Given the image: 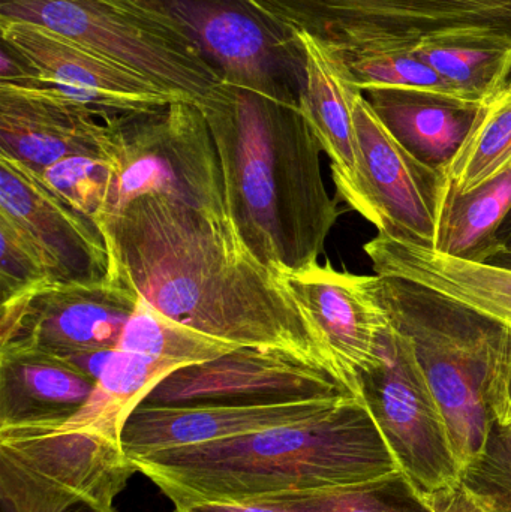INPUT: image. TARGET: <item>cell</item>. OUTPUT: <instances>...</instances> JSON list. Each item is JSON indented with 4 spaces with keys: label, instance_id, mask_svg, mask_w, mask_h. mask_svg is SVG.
Listing matches in <instances>:
<instances>
[{
    "label": "cell",
    "instance_id": "cell-4",
    "mask_svg": "<svg viewBox=\"0 0 511 512\" xmlns=\"http://www.w3.org/2000/svg\"><path fill=\"white\" fill-rule=\"evenodd\" d=\"M375 277L393 327L413 345L462 472L480 456L495 424L489 393L511 355V328L413 280Z\"/></svg>",
    "mask_w": 511,
    "mask_h": 512
},
{
    "label": "cell",
    "instance_id": "cell-37",
    "mask_svg": "<svg viewBox=\"0 0 511 512\" xmlns=\"http://www.w3.org/2000/svg\"><path fill=\"white\" fill-rule=\"evenodd\" d=\"M174 512H284L246 504H192L174 507Z\"/></svg>",
    "mask_w": 511,
    "mask_h": 512
},
{
    "label": "cell",
    "instance_id": "cell-26",
    "mask_svg": "<svg viewBox=\"0 0 511 512\" xmlns=\"http://www.w3.org/2000/svg\"><path fill=\"white\" fill-rule=\"evenodd\" d=\"M245 504L284 512H434L401 469L353 486L279 493Z\"/></svg>",
    "mask_w": 511,
    "mask_h": 512
},
{
    "label": "cell",
    "instance_id": "cell-18",
    "mask_svg": "<svg viewBox=\"0 0 511 512\" xmlns=\"http://www.w3.org/2000/svg\"><path fill=\"white\" fill-rule=\"evenodd\" d=\"M0 456L104 511L138 472L122 444L87 432L0 436Z\"/></svg>",
    "mask_w": 511,
    "mask_h": 512
},
{
    "label": "cell",
    "instance_id": "cell-9",
    "mask_svg": "<svg viewBox=\"0 0 511 512\" xmlns=\"http://www.w3.org/2000/svg\"><path fill=\"white\" fill-rule=\"evenodd\" d=\"M359 399L399 469L423 495L461 478L440 406L410 339L393 324L384 334L377 363L359 373Z\"/></svg>",
    "mask_w": 511,
    "mask_h": 512
},
{
    "label": "cell",
    "instance_id": "cell-33",
    "mask_svg": "<svg viewBox=\"0 0 511 512\" xmlns=\"http://www.w3.org/2000/svg\"><path fill=\"white\" fill-rule=\"evenodd\" d=\"M0 87L20 90H44V78L32 60L14 44L0 38Z\"/></svg>",
    "mask_w": 511,
    "mask_h": 512
},
{
    "label": "cell",
    "instance_id": "cell-39",
    "mask_svg": "<svg viewBox=\"0 0 511 512\" xmlns=\"http://www.w3.org/2000/svg\"><path fill=\"white\" fill-rule=\"evenodd\" d=\"M0 512H14L11 510H6V508H0ZM62 512H113V511H104L102 508L96 507L95 504L89 501H80L78 504H75L74 507L68 508V510Z\"/></svg>",
    "mask_w": 511,
    "mask_h": 512
},
{
    "label": "cell",
    "instance_id": "cell-11",
    "mask_svg": "<svg viewBox=\"0 0 511 512\" xmlns=\"http://www.w3.org/2000/svg\"><path fill=\"white\" fill-rule=\"evenodd\" d=\"M341 396L353 394L302 355L273 346H240L216 360L180 367L150 391L143 405L261 406Z\"/></svg>",
    "mask_w": 511,
    "mask_h": 512
},
{
    "label": "cell",
    "instance_id": "cell-3",
    "mask_svg": "<svg viewBox=\"0 0 511 512\" xmlns=\"http://www.w3.org/2000/svg\"><path fill=\"white\" fill-rule=\"evenodd\" d=\"M132 462L174 507L245 504L261 496L365 483L399 471L365 403L339 397L284 426Z\"/></svg>",
    "mask_w": 511,
    "mask_h": 512
},
{
    "label": "cell",
    "instance_id": "cell-27",
    "mask_svg": "<svg viewBox=\"0 0 511 512\" xmlns=\"http://www.w3.org/2000/svg\"><path fill=\"white\" fill-rule=\"evenodd\" d=\"M242 345L216 339L159 312L138 295L134 312L120 336L117 349L156 360H170L191 366L216 360Z\"/></svg>",
    "mask_w": 511,
    "mask_h": 512
},
{
    "label": "cell",
    "instance_id": "cell-29",
    "mask_svg": "<svg viewBox=\"0 0 511 512\" xmlns=\"http://www.w3.org/2000/svg\"><path fill=\"white\" fill-rule=\"evenodd\" d=\"M416 47L417 44H393L327 48L332 51L348 81L362 92L371 89H423L456 95L455 90L420 59Z\"/></svg>",
    "mask_w": 511,
    "mask_h": 512
},
{
    "label": "cell",
    "instance_id": "cell-34",
    "mask_svg": "<svg viewBox=\"0 0 511 512\" xmlns=\"http://www.w3.org/2000/svg\"><path fill=\"white\" fill-rule=\"evenodd\" d=\"M423 496L434 512H494L462 483L461 478L450 486Z\"/></svg>",
    "mask_w": 511,
    "mask_h": 512
},
{
    "label": "cell",
    "instance_id": "cell-32",
    "mask_svg": "<svg viewBox=\"0 0 511 512\" xmlns=\"http://www.w3.org/2000/svg\"><path fill=\"white\" fill-rule=\"evenodd\" d=\"M461 481L494 512H511V424L495 421L480 456L461 472Z\"/></svg>",
    "mask_w": 511,
    "mask_h": 512
},
{
    "label": "cell",
    "instance_id": "cell-31",
    "mask_svg": "<svg viewBox=\"0 0 511 512\" xmlns=\"http://www.w3.org/2000/svg\"><path fill=\"white\" fill-rule=\"evenodd\" d=\"M0 294L2 303L56 282L53 264L41 246L0 213Z\"/></svg>",
    "mask_w": 511,
    "mask_h": 512
},
{
    "label": "cell",
    "instance_id": "cell-10",
    "mask_svg": "<svg viewBox=\"0 0 511 512\" xmlns=\"http://www.w3.org/2000/svg\"><path fill=\"white\" fill-rule=\"evenodd\" d=\"M138 294L108 276L96 283H48L2 303L0 355L66 357L117 349Z\"/></svg>",
    "mask_w": 511,
    "mask_h": 512
},
{
    "label": "cell",
    "instance_id": "cell-6",
    "mask_svg": "<svg viewBox=\"0 0 511 512\" xmlns=\"http://www.w3.org/2000/svg\"><path fill=\"white\" fill-rule=\"evenodd\" d=\"M104 120L119 165L105 218L143 195L227 216L218 150L197 104L176 101Z\"/></svg>",
    "mask_w": 511,
    "mask_h": 512
},
{
    "label": "cell",
    "instance_id": "cell-20",
    "mask_svg": "<svg viewBox=\"0 0 511 512\" xmlns=\"http://www.w3.org/2000/svg\"><path fill=\"white\" fill-rule=\"evenodd\" d=\"M366 99L384 128L422 164L447 174L483 102L423 89H371Z\"/></svg>",
    "mask_w": 511,
    "mask_h": 512
},
{
    "label": "cell",
    "instance_id": "cell-8",
    "mask_svg": "<svg viewBox=\"0 0 511 512\" xmlns=\"http://www.w3.org/2000/svg\"><path fill=\"white\" fill-rule=\"evenodd\" d=\"M176 18L224 83L300 102L305 51L296 30L252 0H135Z\"/></svg>",
    "mask_w": 511,
    "mask_h": 512
},
{
    "label": "cell",
    "instance_id": "cell-17",
    "mask_svg": "<svg viewBox=\"0 0 511 512\" xmlns=\"http://www.w3.org/2000/svg\"><path fill=\"white\" fill-rule=\"evenodd\" d=\"M338 399L261 406H152L141 403L129 415L120 442L129 459H140L174 448L212 444L296 423L323 411Z\"/></svg>",
    "mask_w": 511,
    "mask_h": 512
},
{
    "label": "cell",
    "instance_id": "cell-41",
    "mask_svg": "<svg viewBox=\"0 0 511 512\" xmlns=\"http://www.w3.org/2000/svg\"><path fill=\"white\" fill-rule=\"evenodd\" d=\"M114 512V511H113Z\"/></svg>",
    "mask_w": 511,
    "mask_h": 512
},
{
    "label": "cell",
    "instance_id": "cell-36",
    "mask_svg": "<svg viewBox=\"0 0 511 512\" xmlns=\"http://www.w3.org/2000/svg\"><path fill=\"white\" fill-rule=\"evenodd\" d=\"M114 351L116 349H95V351L77 352L62 358L93 381H98Z\"/></svg>",
    "mask_w": 511,
    "mask_h": 512
},
{
    "label": "cell",
    "instance_id": "cell-30",
    "mask_svg": "<svg viewBox=\"0 0 511 512\" xmlns=\"http://www.w3.org/2000/svg\"><path fill=\"white\" fill-rule=\"evenodd\" d=\"M117 171V158L69 156L45 168L39 179L57 197L99 225L107 215Z\"/></svg>",
    "mask_w": 511,
    "mask_h": 512
},
{
    "label": "cell",
    "instance_id": "cell-7",
    "mask_svg": "<svg viewBox=\"0 0 511 512\" xmlns=\"http://www.w3.org/2000/svg\"><path fill=\"white\" fill-rule=\"evenodd\" d=\"M279 23L332 48L419 44L486 32L511 39V0H252Z\"/></svg>",
    "mask_w": 511,
    "mask_h": 512
},
{
    "label": "cell",
    "instance_id": "cell-14",
    "mask_svg": "<svg viewBox=\"0 0 511 512\" xmlns=\"http://www.w3.org/2000/svg\"><path fill=\"white\" fill-rule=\"evenodd\" d=\"M0 213L41 246L57 283H96L110 276V252L99 225L57 197L38 174L2 152Z\"/></svg>",
    "mask_w": 511,
    "mask_h": 512
},
{
    "label": "cell",
    "instance_id": "cell-24",
    "mask_svg": "<svg viewBox=\"0 0 511 512\" xmlns=\"http://www.w3.org/2000/svg\"><path fill=\"white\" fill-rule=\"evenodd\" d=\"M511 210V167L467 194L447 185L432 251L486 264L497 255V234Z\"/></svg>",
    "mask_w": 511,
    "mask_h": 512
},
{
    "label": "cell",
    "instance_id": "cell-13",
    "mask_svg": "<svg viewBox=\"0 0 511 512\" xmlns=\"http://www.w3.org/2000/svg\"><path fill=\"white\" fill-rule=\"evenodd\" d=\"M0 38L32 60L47 89L105 116L153 110L177 101L143 75L41 24L0 20Z\"/></svg>",
    "mask_w": 511,
    "mask_h": 512
},
{
    "label": "cell",
    "instance_id": "cell-40",
    "mask_svg": "<svg viewBox=\"0 0 511 512\" xmlns=\"http://www.w3.org/2000/svg\"><path fill=\"white\" fill-rule=\"evenodd\" d=\"M486 264L497 265V267L510 268L511 270V256L497 254L492 256Z\"/></svg>",
    "mask_w": 511,
    "mask_h": 512
},
{
    "label": "cell",
    "instance_id": "cell-23",
    "mask_svg": "<svg viewBox=\"0 0 511 512\" xmlns=\"http://www.w3.org/2000/svg\"><path fill=\"white\" fill-rule=\"evenodd\" d=\"M180 367L185 366L116 349L83 408L56 432L93 433L122 444L129 415L162 379Z\"/></svg>",
    "mask_w": 511,
    "mask_h": 512
},
{
    "label": "cell",
    "instance_id": "cell-1",
    "mask_svg": "<svg viewBox=\"0 0 511 512\" xmlns=\"http://www.w3.org/2000/svg\"><path fill=\"white\" fill-rule=\"evenodd\" d=\"M99 228L110 252V276L159 312L225 342L302 355L354 396L282 274L249 251L230 216L143 195Z\"/></svg>",
    "mask_w": 511,
    "mask_h": 512
},
{
    "label": "cell",
    "instance_id": "cell-38",
    "mask_svg": "<svg viewBox=\"0 0 511 512\" xmlns=\"http://www.w3.org/2000/svg\"><path fill=\"white\" fill-rule=\"evenodd\" d=\"M497 254L511 256V210L497 234ZM495 256V255H494Z\"/></svg>",
    "mask_w": 511,
    "mask_h": 512
},
{
    "label": "cell",
    "instance_id": "cell-35",
    "mask_svg": "<svg viewBox=\"0 0 511 512\" xmlns=\"http://www.w3.org/2000/svg\"><path fill=\"white\" fill-rule=\"evenodd\" d=\"M489 403L498 424H511V355L500 364L495 373Z\"/></svg>",
    "mask_w": 511,
    "mask_h": 512
},
{
    "label": "cell",
    "instance_id": "cell-19",
    "mask_svg": "<svg viewBox=\"0 0 511 512\" xmlns=\"http://www.w3.org/2000/svg\"><path fill=\"white\" fill-rule=\"evenodd\" d=\"M95 385L56 355H0V436L56 432L83 408Z\"/></svg>",
    "mask_w": 511,
    "mask_h": 512
},
{
    "label": "cell",
    "instance_id": "cell-25",
    "mask_svg": "<svg viewBox=\"0 0 511 512\" xmlns=\"http://www.w3.org/2000/svg\"><path fill=\"white\" fill-rule=\"evenodd\" d=\"M416 53L468 101L485 102L511 78V39L486 32L432 36Z\"/></svg>",
    "mask_w": 511,
    "mask_h": 512
},
{
    "label": "cell",
    "instance_id": "cell-12",
    "mask_svg": "<svg viewBox=\"0 0 511 512\" xmlns=\"http://www.w3.org/2000/svg\"><path fill=\"white\" fill-rule=\"evenodd\" d=\"M359 188L348 206L402 242L434 249L449 179L404 149L362 93L354 99Z\"/></svg>",
    "mask_w": 511,
    "mask_h": 512
},
{
    "label": "cell",
    "instance_id": "cell-16",
    "mask_svg": "<svg viewBox=\"0 0 511 512\" xmlns=\"http://www.w3.org/2000/svg\"><path fill=\"white\" fill-rule=\"evenodd\" d=\"M107 117L51 89L0 87V152L38 176L69 156L117 158Z\"/></svg>",
    "mask_w": 511,
    "mask_h": 512
},
{
    "label": "cell",
    "instance_id": "cell-22",
    "mask_svg": "<svg viewBox=\"0 0 511 512\" xmlns=\"http://www.w3.org/2000/svg\"><path fill=\"white\" fill-rule=\"evenodd\" d=\"M305 51L306 84L300 108L332 161L339 197L348 203L359 188V150L354 129V99L362 90L342 72L332 51L308 33L297 32Z\"/></svg>",
    "mask_w": 511,
    "mask_h": 512
},
{
    "label": "cell",
    "instance_id": "cell-5",
    "mask_svg": "<svg viewBox=\"0 0 511 512\" xmlns=\"http://www.w3.org/2000/svg\"><path fill=\"white\" fill-rule=\"evenodd\" d=\"M0 20L48 27L200 105L222 83L188 30L135 0H0Z\"/></svg>",
    "mask_w": 511,
    "mask_h": 512
},
{
    "label": "cell",
    "instance_id": "cell-28",
    "mask_svg": "<svg viewBox=\"0 0 511 512\" xmlns=\"http://www.w3.org/2000/svg\"><path fill=\"white\" fill-rule=\"evenodd\" d=\"M511 167V78L483 102L479 116L447 171L450 185L473 191Z\"/></svg>",
    "mask_w": 511,
    "mask_h": 512
},
{
    "label": "cell",
    "instance_id": "cell-2",
    "mask_svg": "<svg viewBox=\"0 0 511 512\" xmlns=\"http://www.w3.org/2000/svg\"><path fill=\"white\" fill-rule=\"evenodd\" d=\"M198 107L218 150L225 210L249 251L281 274L317 265L341 210L300 102L222 81Z\"/></svg>",
    "mask_w": 511,
    "mask_h": 512
},
{
    "label": "cell",
    "instance_id": "cell-21",
    "mask_svg": "<svg viewBox=\"0 0 511 512\" xmlns=\"http://www.w3.org/2000/svg\"><path fill=\"white\" fill-rule=\"evenodd\" d=\"M375 273L413 280L480 310L511 328V270L461 261L387 234L365 245Z\"/></svg>",
    "mask_w": 511,
    "mask_h": 512
},
{
    "label": "cell",
    "instance_id": "cell-15",
    "mask_svg": "<svg viewBox=\"0 0 511 512\" xmlns=\"http://www.w3.org/2000/svg\"><path fill=\"white\" fill-rule=\"evenodd\" d=\"M282 277L359 397V373L377 363L392 327L378 298L377 277L338 271L330 262Z\"/></svg>",
    "mask_w": 511,
    "mask_h": 512
}]
</instances>
